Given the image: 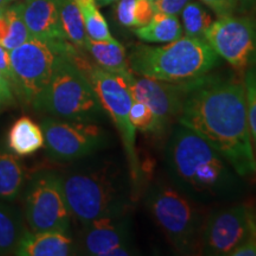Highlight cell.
Listing matches in <instances>:
<instances>
[{"label":"cell","instance_id":"1","mask_svg":"<svg viewBox=\"0 0 256 256\" xmlns=\"http://www.w3.org/2000/svg\"><path fill=\"white\" fill-rule=\"evenodd\" d=\"M178 121L220 152L238 177L256 174L243 78L210 72L197 80Z\"/></svg>","mask_w":256,"mask_h":256},{"label":"cell","instance_id":"2","mask_svg":"<svg viewBox=\"0 0 256 256\" xmlns=\"http://www.w3.org/2000/svg\"><path fill=\"white\" fill-rule=\"evenodd\" d=\"M166 162L179 190L191 198H222L238 188V174L224 156L180 124L168 140Z\"/></svg>","mask_w":256,"mask_h":256},{"label":"cell","instance_id":"3","mask_svg":"<svg viewBox=\"0 0 256 256\" xmlns=\"http://www.w3.org/2000/svg\"><path fill=\"white\" fill-rule=\"evenodd\" d=\"M128 63L136 76L185 83L209 75L218 66L220 56L206 40L183 36L162 46L133 48Z\"/></svg>","mask_w":256,"mask_h":256},{"label":"cell","instance_id":"4","mask_svg":"<svg viewBox=\"0 0 256 256\" xmlns=\"http://www.w3.org/2000/svg\"><path fill=\"white\" fill-rule=\"evenodd\" d=\"M78 49L60 60L49 84L32 106L57 119L96 122L107 113L90 81L74 63L72 55Z\"/></svg>","mask_w":256,"mask_h":256},{"label":"cell","instance_id":"5","mask_svg":"<svg viewBox=\"0 0 256 256\" xmlns=\"http://www.w3.org/2000/svg\"><path fill=\"white\" fill-rule=\"evenodd\" d=\"M72 60L90 81L106 113L110 115L120 134L127 158L133 192L138 194L142 188L144 172L136 151V130L130 116L133 102V96L130 94V88L119 76L106 72L95 63L89 62L83 56V50L81 49L75 51Z\"/></svg>","mask_w":256,"mask_h":256},{"label":"cell","instance_id":"6","mask_svg":"<svg viewBox=\"0 0 256 256\" xmlns=\"http://www.w3.org/2000/svg\"><path fill=\"white\" fill-rule=\"evenodd\" d=\"M62 184L70 212L83 226L127 214L130 203L126 188L110 170L69 174L62 177Z\"/></svg>","mask_w":256,"mask_h":256},{"label":"cell","instance_id":"7","mask_svg":"<svg viewBox=\"0 0 256 256\" xmlns=\"http://www.w3.org/2000/svg\"><path fill=\"white\" fill-rule=\"evenodd\" d=\"M146 204L156 223L176 250L182 254L196 252L204 220L191 197L178 188L156 184L147 194Z\"/></svg>","mask_w":256,"mask_h":256},{"label":"cell","instance_id":"8","mask_svg":"<svg viewBox=\"0 0 256 256\" xmlns=\"http://www.w3.org/2000/svg\"><path fill=\"white\" fill-rule=\"evenodd\" d=\"M75 46L68 40L30 38L10 51L17 87L28 104H34L52 78L60 60L72 54Z\"/></svg>","mask_w":256,"mask_h":256},{"label":"cell","instance_id":"9","mask_svg":"<svg viewBox=\"0 0 256 256\" xmlns=\"http://www.w3.org/2000/svg\"><path fill=\"white\" fill-rule=\"evenodd\" d=\"M214 51L242 74L256 66V18L252 14L217 17L206 34Z\"/></svg>","mask_w":256,"mask_h":256},{"label":"cell","instance_id":"10","mask_svg":"<svg viewBox=\"0 0 256 256\" xmlns=\"http://www.w3.org/2000/svg\"><path fill=\"white\" fill-rule=\"evenodd\" d=\"M25 216L31 232H69L72 215L64 196L62 177L44 172L34 179L26 196Z\"/></svg>","mask_w":256,"mask_h":256},{"label":"cell","instance_id":"11","mask_svg":"<svg viewBox=\"0 0 256 256\" xmlns=\"http://www.w3.org/2000/svg\"><path fill=\"white\" fill-rule=\"evenodd\" d=\"M46 151L57 162H74L104 148L108 134L95 122L46 119L42 122Z\"/></svg>","mask_w":256,"mask_h":256},{"label":"cell","instance_id":"12","mask_svg":"<svg viewBox=\"0 0 256 256\" xmlns=\"http://www.w3.org/2000/svg\"><path fill=\"white\" fill-rule=\"evenodd\" d=\"M256 234V212L246 204L214 212L204 220L200 252L209 256H230L249 236Z\"/></svg>","mask_w":256,"mask_h":256},{"label":"cell","instance_id":"13","mask_svg":"<svg viewBox=\"0 0 256 256\" xmlns=\"http://www.w3.org/2000/svg\"><path fill=\"white\" fill-rule=\"evenodd\" d=\"M196 81L174 83L134 75L126 83L133 100L144 102L153 112L158 121L160 133L162 134L168 130L172 119L180 115Z\"/></svg>","mask_w":256,"mask_h":256},{"label":"cell","instance_id":"14","mask_svg":"<svg viewBox=\"0 0 256 256\" xmlns=\"http://www.w3.org/2000/svg\"><path fill=\"white\" fill-rule=\"evenodd\" d=\"M83 226L81 247L87 255L110 256L115 248L133 244L127 214L104 217Z\"/></svg>","mask_w":256,"mask_h":256},{"label":"cell","instance_id":"15","mask_svg":"<svg viewBox=\"0 0 256 256\" xmlns=\"http://www.w3.org/2000/svg\"><path fill=\"white\" fill-rule=\"evenodd\" d=\"M20 8L31 37L46 40H66L57 0H25L20 2Z\"/></svg>","mask_w":256,"mask_h":256},{"label":"cell","instance_id":"16","mask_svg":"<svg viewBox=\"0 0 256 256\" xmlns=\"http://www.w3.org/2000/svg\"><path fill=\"white\" fill-rule=\"evenodd\" d=\"M75 246L68 234L57 232H25L16 254L20 256H68Z\"/></svg>","mask_w":256,"mask_h":256},{"label":"cell","instance_id":"17","mask_svg":"<svg viewBox=\"0 0 256 256\" xmlns=\"http://www.w3.org/2000/svg\"><path fill=\"white\" fill-rule=\"evenodd\" d=\"M83 51H87L92 56L96 66L119 76L124 82H128L134 76L128 63L126 49L116 40L113 42L94 40L88 37Z\"/></svg>","mask_w":256,"mask_h":256},{"label":"cell","instance_id":"18","mask_svg":"<svg viewBox=\"0 0 256 256\" xmlns=\"http://www.w3.org/2000/svg\"><path fill=\"white\" fill-rule=\"evenodd\" d=\"M44 144L46 139L43 130L30 118H20L8 132V147L18 156L34 154L44 146Z\"/></svg>","mask_w":256,"mask_h":256},{"label":"cell","instance_id":"19","mask_svg":"<svg viewBox=\"0 0 256 256\" xmlns=\"http://www.w3.org/2000/svg\"><path fill=\"white\" fill-rule=\"evenodd\" d=\"M136 36L145 43L166 44L184 36L183 26L178 16H171L156 12L154 17L145 26L134 30Z\"/></svg>","mask_w":256,"mask_h":256},{"label":"cell","instance_id":"20","mask_svg":"<svg viewBox=\"0 0 256 256\" xmlns=\"http://www.w3.org/2000/svg\"><path fill=\"white\" fill-rule=\"evenodd\" d=\"M30 38L32 37L23 19L20 2L10 5L0 12V46L12 51Z\"/></svg>","mask_w":256,"mask_h":256},{"label":"cell","instance_id":"21","mask_svg":"<svg viewBox=\"0 0 256 256\" xmlns=\"http://www.w3.org/2000/svg\"><path fill=\"white\" fill-rule=\"evenodd\" d=\"M57 4L66 40L83 50L88 40V34L78 4L75 0H57Z\"/></svg>","mask_w":256,"mask_h":256},{"label":"cell","instance_id":"22","mask_svg":"<svg viewBox=\"0 0 256 256\" xmlns=\"http://www.w3.org/2000/svg\"><path fill=\"white\" fill-rule=\"evenodd\" d=\"M24 170L17 156L0 152V198L14 200L24 183Z\"/></svg>","mask_w":256,"mask_h":256},{"label":"cell","instance_id":"23","mask_svg":"<svg viewBox=\"0 0 256 256\" xmlns=\"http://www.w3.org/2000/svg\"><path fill=\"white\" fill-rule=\"evenodd\" d=\"M26 230L11 208L0 204V255L16 252Z\"/></svg>","mask_w":256,"mask_h":256},{"label":"cell","instance_id":"24","mask_svg":"<svg viewBox=\"0 0 256 256\" xmlns=\"http://www.w3.org/2000/svg\"><path fill=\"white\" fill-rule=\"evenodd\" d=\"M80 12H81L86 32L88 37L94 40L113 42L115 38L112 36L107 20L100 12V6L96 0H75Z\"/></svg>","mask_w":256,"mask_h":256},{"label":"cell","instance_id":"25","mask_svg":"<svg viewBox=\"0 0 256 256\" xmlns=\"http://www.w3.org/2000/svg\"><path fill=\"white\" fill-rule=\"evenodd\" d=\"M180 14L184 36L206 40L208 28L214 22L209 8L200 2H188Z\"/></svg>","mask_w":256,"mask_h":256},{"label":"cell","instance_id":"26","mask_svg":"<svg viewBox=\"0 0 256 256\" xmlns=\"http://www.w3.org/2000/svg\"><path fill=\"white\" fill-rule=\"evenodd\" d=\"M130 116L136 130L152 136H162L154 114L144 102L133 100Z\"/></svg>","mask_w":256,"mask_h":256},{"label":"cell","instance_id":"27","mask_svg":"<svg viewBox=\"0 0 256 256\" xmlns=\"http://www.w3.org/2000/svg\"><path fill=\"white\" fill-rule=\"evenodd\" d=\"M249 130L256 158V66L243 72Z\"/></svg>","mask_w":256,"mask_h":256},{"label":"cell","instance_id":"28","mask_svg":"<svg viewBox=\"0 0 256 256\" xmlns=\"http://www.w3.org/2000/svg\"><path fill=\"white\" fill-rule=\"evenodd\" d=\"M136 0H118L115 6V18L124 28H136L134 24V5Z\"/></svg>","mask_w":256,"mask_h":256},{"label":"cell","instance_id":"29","mask_svg":"<svg viewBox=\"0 0 256 256\" xmlns=\"http://www.w3.org/2000/svg\"><path fill=\"white\" fill-rule=\"evenodd\" d=\"M156 14L153 0H136L134 5V24L136 28L145 26Z\"/></svg>","mask_w":256,"mask_h":256},{"label":"cell","instance_id":"30","mask_svg":"<svg viewBox=\"0 0 256 256\" xmlns=\"http://www.w3.org/2000/svg\"><path fill=\"white\" fill-rule=\"evenodd\" d=\"M200 2L217 17L236 14L240 12L238 0H200Z\"/></svg>","mask_w":256,"mask_h":256},{"label":"cell","instance_id":"31","mask_svg":"<svg viewBox=\"0 0 256 256\" xmlns=\"http://www.w3.org/2000/svg\"><path fill=\"white\" fill-rule=\"evenodd\" d=\"M191 0H153L156 12L160 14L178 16Z\"/></svg>","mask_w":256,"mask_h":256},{"label":"cell","instance_id":"32","mask_svg":"<svg viewBox=\"0 0 256 256\" xmlns=\"http://www.w3.org/2000/svg\"><path fill=\"white\" fill-rule=\"evenodd\" d=\"M0 72L4 74L5 78L11 82V84H17L14 69H12L10 51L8 49H5L2 46H0Z\"/></svg>","mask_w":256,"mask_h":256},{"label":"cell","instance_id":"33","mask_svg":"<svg viewBox=\"0 0 256 256\" xmlns=\"http://www.w3.org/2000/svg\"><path fill=\"white\" fill-rule=\"evenodd\" d=\"M230 256H256V234L234 249Z\"/></svg>","mask_w":256,"mask_h":256},{"label":"cell","instance_id":"34","mask_svg":"<svg viewBox=\"0 0 256 256\" xmlns=\"http://www.w3.org/2000/svg\"><path fill=\"white\" fill-rule=\"evenodd\" d=\"M14 102L12 84L4 74L0 72V104H10Z\"/></svg>","mask_w":256,"mask_h":256},{"label":"cell","instance_id":"35","mask_svg":"<svg viewBox=\"0 0 256 256\" xmlns=\"http://www.w3.org/2000/svg\"><path fill=\"white\" fill-rule=\"evenodd\" d=\"M240 14H252L256 11V0H238Z\"/></svg>","mask_w":256,"mask_h":256},{"label":"cell","instance_id":"36","mask_svg":"<svg viewBox=\"0 0 256 256\" xmlns=\"http://www.w3.org/2000/svg\"><path fill=\"white\" fill-rule=\"evenodd\" d=\"M96 2H98V5L100 6V8H104V6L114 4V2H116L118 0H96Z\"/></svg>","mask_w":256,"mask_h":256},{"label":"cell","instance_id":"37","mask_svg":"<svg viewBox=\"0 0 256 256\" xmlns=\"http://www.w3.org/2000/svg\"><path fill=\"white\" fill-rule=\"evenodd\" d=\"M14 0H0V12L4 11L8 6L11 5V2H14Z\"/></svg>","mask_w":256,"mask_h":256}]
</instances>
